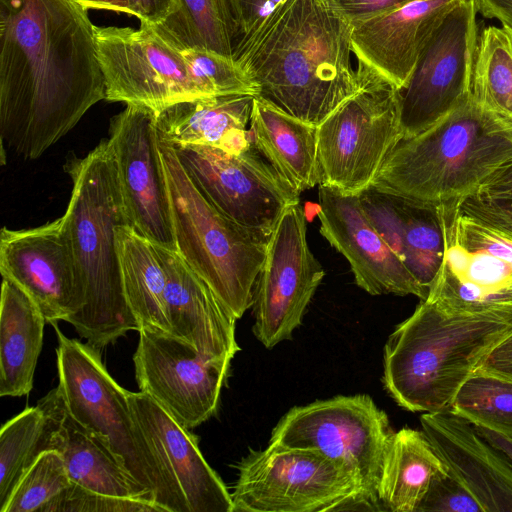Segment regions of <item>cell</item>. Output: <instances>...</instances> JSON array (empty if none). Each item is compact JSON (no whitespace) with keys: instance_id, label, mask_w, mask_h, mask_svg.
Returning <instances> with one entry per match:
<instances>
[{"instance_id":"5bb4252c","label":"cell","mask_w":512,"mask_h":512,"mask_svg":"<svg viewBox=\"0 0 512 512\" xmlns=\"http://www.w3.org/2000/svg\"><path fill=\"white\" fill-rule=\"evenodd\" d=\"M324 275L308 244L304 209L291 205L270 235L253 291L252 331L265 348L292 338Z\"/></svg>"},{"instance_id":"5b68a950","label":"cell","mask_w":512,"mask_h":512,"mask_svg":"<svg viewBox=\"0 0 512 512\" xmlns=\"http://www.w3.org/2000/svg\"><path fill=\"white\" fill-rule=\"evenodd\" d=\"M510 158L512 122L470 94L433 126L400 138L371 184L426 203L456 204Z\"/></svg>"},{"instance_id":"ee69618b","label":"cell","mask_w":512,"mask_h":512,"mask_svg":"<svg viewBox=\"0 0 512 512\" xmlns=\"http://www.w3.org/2000/svg\"><path fill=\"white\" fill-rule=\"evenodd\" d=\"M476 192L512 197V158L499 166Z\"/></svg>"},{"instance_id":"836d02e7","label":"cell","mask_w":512,"mask_h":512,"mask_svg":"<svg viewBox=\"0 0 512 512\" xmlns=\"http://www.w3.org/2000/svg\"><path fill=\"white\" fill-rule=\"evenodd\" d=\"M450 409L473 425L512 441V380L477 369Z\"/></svg>"},{"instance_id":"ffe728a7","label":"cell","mask_w":512,"mask_h":512,"mask_svg":"<svg viewBox=\"0 0 512 512\" xmlns=\"http://www.w3.org/2000/svg\"><path fill=\"white\" fill-rule=\"evenodd\" d=\"M132 413L188 512H233L231 493L203 457L198 437L143 392L128 391Z\"/></svg>"},{"instance_id":"2e32d148","label":"cell","mask_w":512,"mask_h":512,"mask_svg":"<svg viewBox=\"0 0 512 512\" xmlns=\"http://www.w3.org/2000/svg\"><path fill=\"white\" fill-rule=\"evenodd\" d=\"M133 362L140 392L188 429L216 414L231 364L205 357L176 336L146 329L139 331Z\"/></svg>"},{"instance_id":"d6986e66","label":"cell","mask_w":512,"mask_h":512,"mask_svg":"<svg viewBox=\"0 0 512 512\" xmlns=\"http://www.w3.org/2000/svg\"><path fill=\"white\" fill-rule=\"evenodd\" d=\"M321 235L350 264L356 284L370 295H414L425 300L422 286L387 244L364 212L358 194L319 185Z\"/></svg>"},{"instance_id":"4fadbf2b","label":"cell","mask_w":512,"mask_h":512,"mask_svg":"<svg viewBox=\"0 0 512 512\" xmlns=\"http://www.w3.org/2000/svg\"><path fill=\"white\" fill-rule=\"evenodd\" d=\"M95 38L106 100L157 113L175 103L204 97L182 51L153 28L95 26Z\"/></svg>"},{"instance_id":"f546056e","label":"cell","mask_w":512,"mask_h":512,"mask_svg":"<svg viewBox=\"0 0 512 512\" xmlns=\"http://www.w3.org/2000/svg\"><path fill=\"white\" fill-rule=\"evenodd\" d=\"M115 233L126 301L140 330L173 335L166 276L153 244L130 224L117 226Z\"/></svg>"},{"instance_id":"52a82bcc","label":"cell","mask_w":512,"mask_h":512,"mask_svg":"<svg viewBox=\"0 0 512 512\" xmlns=\"http://www.w3.org/2000/svg\"><path fill=\"white\" fill-rule=\"evenodd\" d=\"M57 335L58 388L71 416L107 442L121 465L163 512H188L138 425L122 388L108 373L99 349Z\"/></svg>"},{"instance_id":"8fae6325","label":"cell","mask_w":512,"mask_h":512,"mask_svg":"<svg viewBox=\"0 0 512 512\" xmlns=\"http://www.w3.org/2000/svg\"><path fill=\"white\" fill-rule=\"evenodd\" d=\"M444 204V255L428 300L451 312L512 308V233Z\"/></svg>"},{"instance_id":"603a6c76","label":"cell","mask_w":512,"mask_h":512,"mask_svg":"<svg viewBox=\"0 0 512 512\" xmlns=\"http://www.w3.org/2000/svg\"><path fill=\"white\" fill-rule=\"evenodd\" d=\"M152 244L166 276L173 336L209 359L231 361L240 350L235 337L236 317L177 251Z\"/></svg>"},{"instance_id":"3957f363","label":"cell","mask_w":512,"mask_h":512,"mask_svg":"<svg viewBox=\"0 0 512 512\" xmlns=\"http://www.w3.org/2000/svg\"><path fill=\"white\" fill-rule=\"evenodd\" d=\"M64 170L73 187L63 217L84 294L82 310L68 323L87 344L102 350L128 331H140L126 301L116 247V227L130 223L108 139L83 158L69 155Z\"/></svg>"},{"instance_id":"30bf717a","label":"cell","mask_w":512,"mask_h":512,"mask_svg":"<svg viewBox=\"0 0 512 512\" xmlns=\"http://www.w3.org/2000/svg\"><path fill=\"white\" fill-rule=\"evenodd\" d=\"M392 432L386 413L370 396L341 395L290 409L272 430L270 443L316 449L343 463L359 482L363 499L379 511L378 483Z\"/></svg>"},{"instance_id":"8d00e7d4","label":"cell","mask_w":512,"mask_h":512,"mask_svg":"<svg viewBox=\"0 0 512 512\" xmlns=\"http://www.w3.org/2000/svg\"><path fill=\"white\" fill-rule=\"evenodd\" d=\"M163 512L154 502L141 498L109 496L71 483L48 502L41 512Z\"/></svg>"},{"instance_id":"ba28073f","label":"cell","mask_w":512,"mask_h":512,"mask_svg":"<svg viewBox=\"0 0 512 512\" xmlns=\"http://www.w3.org/2000/svg\"><path fill=\"white\" fill-rule=\"evenodd\" d=\"M237 468L233 512L373 511L352 472L316 449L269 443Z\"/></svg>"},{"instance_id":"1f68e13d","label":"cell","mask_w":512,"mask_h":512,"mask_svg":"<svg viewBox=\"0 0 512 512\" xmlns=\"http://www.w3.org/2000/svg\"><path fill=\"white\" fill-rule=\"evenodd\" d=\"M151 28L180 51L204 49L233 58L234 30L227 0H181L173 15Z\"/></svg>"},{"instance_id":"f35d334b","label":"cell","mask_w":512,"mask_h":512,"mask_svg":"<svg viewBox=\"0 0 512 512\" xmlns=\"http://www.w3.org/2000/svg\"><path fill=\"white\" fill-rule=\"evenodd\" d=\"M460 211L512 233V197L474 192L457 204Z\"/></svg>"},{"instance_id":"83f0119b","label":"cell","mask_w":512,"mask_h":512,"mask_svg":"<svg viewBox=\"0 0 512 512\" xmlns=\"http://www.w3.org/2000/svg\"><path fill=\"white\" fill-rule=\"evenodd\" d=\"M44 315L31 297L2 277L0 303V396L21 397L33 388L43 344Z\"/></svg>"},{"instance_id":"6da1fadb","label":"cell","mask_w":512,"mask_h":512,"mask_svg":"<svg viewBox=\"0 0 512 512\" xmlns=\"http://www.w3.org/2000/svg\"><path fill=\"white\" fill-rule=\"evenodd\" d=\"M106 100L95 26L73 0H0V139L39 158Z\"/></svg>"},{"instance_id":"74e56055","label":"cell","mask_w":512,"mask_h":512,"mask_svg":"<svg viewBox=\"0 0 512 512\" xmlns=\"http://www.w3.org/2000/svg\"><path fill=\"white\" fill-rule=\"evenodd\" d=\"M484 512L478 500L447 469L432 478L417 512Z\"/></svg>"},{"instance_id":"d590c367","label":"cell","mask_w":512,"mask_h":512,"mask_svg":"<svg viewBox=\"0 0 512 512\" xmlns=\"http://www.w3.org/2000/svg\"><path fill=\"white\" fill-rule=\"evenodd\" d=\"M182 53L204 97L229 94L256 96L253 82L234 58L204 49H188Z\"/></svg>"},{"instance_id":"b9f144b4","label":"cell","mask_w":512,"mask_h":512,"mask_svg":"<svg viewBox=\"0 0 512 512\" xmlns=\"http://www.w3.org/2000/svg\"><path fill=\"white\" fill-rule=\"evenodd\" d=\"M479 369L512 380V334L491 350Z\"/></svg>"},{"instance_id":"8992f818","label":"cell","mask_w":512,"mask_h":512,"mask_svg":"<svg viewBox=\"0 0 512 512\" xmlns=\"http://www.w3.org/2000/svg\"><path fill=\"white\" fill-rule=\"evenodd\" d=\"M178 254L239 319L252 306L271 234L252 230L219 211L195 186L172 145L158 137Z\"/></svg>"},{"instance_id":"4316f807","label":"cell","mask_w":512,"mask_h":512,"mask_svg":"<svg viewBox=\"0 0 512 512\" xmlns=\"http://www.w3.org/2000/svg\"><path fill=\"white\" fill-rule=\"evenodd\" d=\"M249 130L255 147L299 194L320 183L318 126L255 97Z\"/></svg>"},{"instance_id":"d4e9b609","label":"cell","mask_w":512,"mask_h":512,"mask_svg":"<svg viewBox=\"0 0 512 512\" xmlns=\"http://www.w3.org/2000/svg\"><path fill=\"white\" fill-rule=\"evenodd\" d=\"M38 403L51 419L52 450L61 454L71 483L104 495L155 503L153 496L121 465L107 442L71 416L58 387Z\"/></svg>"},{"instance_id":"e575fe53","label":"cell","mask_w":512,"mask_h":512,"mask_svg":"<svg viewBox=\"0 0 512 512\" xmlns=\"http://www.w3.org/2000/svg\"><path fill=\"white\" fill-rule=\"evenodd\" d=\"M70 484L61 454L46 451L23 475L2 512H41Z\"/></svg>"},{"instance_id":"ab89813d","label":"cell","mask_w":512,"mask_h":512,"mask_svg":"<svg viewBox=\"0 0 512 512\" xmlns=\"http://www.w3.org/2000/svg\"><path fill=\"white\" fill-rule=\"evenodd\" d=\"M181 0H128L129 15L136 16L140 26L157 27L180 7Z\"/></svg>"},{"instance_id":"7dc6e473","label":"cell","mask_w":512,"mask_h":512,"mask_svg":"<svg viewBox=\"0 0 512 512\" xmlns=\"http://www.w3.org/2000/svg\"><path fill=\"white\" fill-rule=\"evenodd\" d=\"M286 1L287 0H263L253 17L251 26L246 35L263 25L265 21Z\"/></svg>"},{"instance_id":"44dd1931","label":"cell","mask_w":512,"mask_h":512,"mask_svg":"<svg viewBox=\"0 0 512 512\" xmlns=\"http://www.w3.org/2000/svg\"><path fill=\"white\" fill-rule=\"evenodd\" d=\"M420 423L447 471L484 512H512V462L500 449L451 409L423 413Z\"/></svg>"},{"instance_id":"bcb514c9","label":"cell","mask_w":512,"mask_h":512,"mask_svg":"<svg viewBox=\"0 0 512 512\" xmlns=\"http://www.w3.org/2000/svg\"><path fill=\"white\" fill-rule=\"evenodd\" d=\"M86 10L98 9L129 14L128 0H73Z\"/></svg>"},{"instance_id":"cb8c5ba5","label":"cell","mask_w":512,"mask_h":512,"mask_svg":"<svg viewBox=\"0 0 512 512\" xmlns=\"http://www.w3.org/2000/svg\"><path fill=\"white\" fill-rule=\"evenodd\" d=\"M358 197L374 227L429 292L444 255L443 205L422 202L372 184Z\"/></svg>"},{"instance_id":"9c48e42d","label":"cell","mask_w":512,"mask_h":512,"mask_svg":"<svg viewBox=\"0 0 512 512\" xmlns=\"http://www.w3.org/2000/svg\"><path fill=\"white\" fill-rule=\"evenodd\" d=\"M358 89L318 126L319 185L359 194L401 138L400 91L358 63Z\"/></svg>"},{"instance_id":"7bdbcfd3","label":"cell","mask_w":512,"mask_h":512,"mask_svg":"<svg viewBox=\"0 0 512 512\" xmlns=\"http://www.w3.org/2000/svg\"><path fill=\"white\" fill-rule=\"evenodd\" d=\"M262 1L263 0H227L234 30V46L247 34L253 17Z\"/></svg>"},{"instance_id":"c3c4849f","label":"cell","mask_w":512,"mask_h":512,"mask_svg":"<svg viewBox=\"0 0 512 512\" xmlns=\"http://www.w3.org/2000/svg\"><path fill=\"white\" fill-rule=\"evenodd\" d=\"M477 430L495 447L500 449L512 462V441L485 428L477 427Z\"/></svg>"},{"instance_id":"e0dca14e","label":"cell","mask_w":512,"mask_h":512,"mask_svg":"<svg viewBox=\"0 0 512 512\" xmlns=\"http://www.w3.org/2000/svg\"><path fill=\"white\" fill-rule=\"evenodd\" d=\"M108 141L130 225L150 242L176 251L155 112L126 105L111 118Z\"/></svg>"},{"instance_id":"7a4b0ae2","label":"cell","mask_w":512,"mask_h":512,"mask_svg":"<svg viewBox=\"0 0 512 512\" xmlns=\"http://www.w3.org/2000/svg\"><path fill=\"white\" fill-rule=\"evenodd\" d=\"M351 54L352 23L334 0H287L233 49L256 98L314 126L358 89Z\"/></svg>"},{"instance_id":"4dcf8cb0","label":"cell","mask_w":512,"mask_h":512,"mask_svg":"<svg viewBox=\"0 0 512 512\" xmlns=\"http://www.w3.org/2000/svg\"><path fill=\"white\" fill-rule=\"evenodd\" d=\"M53 425L37 403L4 423L0 430V512L23 475L46 451L52 450Z\"/></svg>"},{"instance_id":"60d3db41","label":"cell","mask_w":512,"mask_h":512,"mask_svg":"<svg viewBox=\"0 0 512 512\" xmlns=\"http://www.w3.org/2000/svg\"><path fill=\"white\" fill-rule=\"evenodd\" d=\"M346 17L353 22L363 21L389 12L415 0H334Z\"/></svg>"},{"instance_id":"7402d4cb","label":"cell","mask_w":512,"mask_h":512,"mask_svg":"<svg viewBox=\"0 0 512 512\" xmlns=\"http://www.w3.org/2000/svg\"><path fill=\"white\" fill-rule=\"evenodd\" d=\"M462 0H415L352 23V51L398 89L408 82L432 35Z\"/></svg>"},{"instance_id":"277c9868","label":"cell","mask_w":512,"mask_h":512,"mask_svg":"<svg viewBox=\"0 0 512 512\" xmlns=\"http://www.w3.org/2000/svg\"><path fill=\"white\" fill-rule=\"evenodd\" d=\"M512 334V308L464 313L422 300L384 347L383 384L403 409H450L461 386Z\"/></svg>"},{"instance_id":"d6a6232c","label":"cell","mask_w":512,"mask_h":512,"mask_svg":"<svg viewBox=\"0 0 512 512\" xmlns=\"http://www.w3.org/2000/svg\"><path fill=\"white\" fill-rule=\"evenodd\" d=\"M471 97L480 106L512 122V31L487 26L477 38Z\"/></svg>"},{"instance_id":"f6af8a7d","label":"cell","mask_w":512,"mask_h":512,"mask_svg":"<svg viewBox=\"0 0 512 512\" xmlns=\"http://www.w3.org/2000/svg\"><path fill=\"white\" fill-rule=\"evenodd\" d=\"M477 13L489 19H497L503 27L512 31V0H472Z\"/></svg>"},{"instance_id":"f1b7e54d","label":"cell","mask_w":512,"mask_h":512,"mask_svg":"<svg viewBox=\"0 0 512 512\" xmlns=\"http://www.w3.org/2000/svg\"><path fill=\"white\" fill-rule=\"evenodd\" d=\"M445 468L422 430L393 431L384 450L377 490L382 510L417 512L432 478Z\"/></svg>"},{"instance_id":"484cf974","label":"cell","mask_w":512,"mask_h":512,"mask_svg":"<svg viewBox=\"0 0 512 512\" xmlns=\"http://www.w3.org/2000/svg\"><path fill=\"white\" fill-rule=\"evenodd\" d=\"M253 95L229 94L182 101L155 113L160 140L172 145H204L237 154L252 144Z\"/></svg>"},{"instance_id":"ac0fdd59","label":"cell","mask_w":512,"mask_h":512,"mask_svg":"<svg viewBox=\"0 0 512 512\" xmlns=\"http://www.w3.org/2000/svg\"><path fill=\"white\" fill-rule=\"evenodd\" d=\"M0 272L22 288L50 324L68 322L84 306L78 267L64 217L0 233Z\"/></svg>"},{"instance_id":"7c38bea8","label":"cell","mask_w":512,"mask_h":512,"mask_svg":"<svg viewBox=\"0 0 512 512\" xmlns=\"http://www.w3.org/2000/svg\"><path fill=\"white\" fill-rule=\"evenodd\" d=\"M173 148L197 189L244 227L271 234L284 211L300 202L253 142L237 154L204 145Z\"/></svg>"},{"instance_id":"9a60e30c","label":"cell","mask_w":512,"mask_h":512,"mask_svg":"<svg viewBox=\"0 0 512 512\" xmlns=\"http://www.w3.org/2000/svg\"><path fill=\"white\" fill-rule=\"evenodd\" d=\"M476 8L462 0L436 29L400 91L401 138L433 126L470 96Z\"/></svg>"}]
</instances>
